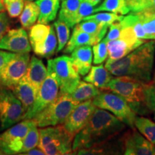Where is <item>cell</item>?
<instances>
[{
  "label": "cell",
  "mask_w": 155,
  "mask_h": 155,
  "mask_svg": "<svg viewBox=\"0 0 155 155\" xmlns=\"http://www.w3.org/2000/svg\"><path fill=\"white\" fill-rule=\"evenodd\" d=\"M96 108L92 100L80 103L70 114L63 127L68 132L75 137L88 124Z\"/></svg>",
  "instance_id": "cell-13"
},
{
  "label": "cell",
  "mask_w": 155,
  "mask_h": 155,
  "mask_svg": "<svg viewBox=\"0 0 155 155\" xmlns=\"http://www.w3.org/2000/svg\"><path fill=\"white\" fill-rule=\"evenodd\" d=\"M0 49L17 54L30 53L32 47L26 30L23 28L9 30L0 40Z\"/></svg>",
  "instance_id": "cell-14"
},
{
  "label": "cell",
  "mask_w": 155,
  "mask_h": 155,
  "mask_svg": "<svg viewBox=\"0 0 155 155\" xmlns=\"http://www.w3.org/2000/svg\"><path fill=\"white\" fill-rule=\"evenodd\" d=\"M39 8L38 23L48 25L57 17L60 9V0H36Z\"/></svg>",
  "instance_id": "cell-22"
},
{
  "label": "cell",
  "mask_w": 155,
  "mask_h": 155,
  "mask_svg": "<svg viewBox=\"0 0 155 155\" xmlns=\"http://www.w3.org/2000/svg\"><path fill=\"white\" fill-rule=\"evenodd\" d=\"M73 64L80 75H87L91 68L93 50L91 45H83L73 50L71 55Z\"/></svg>",
  "instance_id": "cell-17"
},
{
  "label": "cell",
  "mask_w": 155,
  "mask_h": 155,
  "mask_svg": "<svg viewBox=\"0 0 155 155\" xmlns=\"http://www.w3.org/2000/svg\"><path fill=\"white\" fill-rule=\"evenodd\" d=\"M74 136L68 132L65 129L61 134L50 141L43 149L46 155L71 154L73 152V141Z\"/></svg>",
  "instance_id": "cell-16"
},
{
  "label": "cell",
  "mask_w": 155,
  "mask_h": 155,
  "mask_svg": "<svg viewBox=\"0 0 155 155\" xmlns=\"http://www.w3.org/2000/svg\"><path fill=\"white\" fill-rule=\"evenodd\" d=\"M101 89L97 88L92 83L86 81H80L76 88L72 94H70L73 100L80 104L88 100H92L101 91Z\"/></svg>",
  "instance_id": "cell-23"
},
{
  "label": "cell",
  "mask_w": 155,
  "mask_h": 155,
  "mask_svg": "<svg viewBox=\"0 0 155 155\" xmlns=\"http://www.w3.org/2000/svg\"><path fill=\"white\" fill-rule=\"evenodd\" d=\"M26 111L10 89L0 87V130L5 131L24 119Z\"/></svg>",
  "instance_id": "cell-8"
},
{
  "label": "cell",
  "mask_w": 155,
  "mask_h": 155,
  "mask_svg": "<svg viewBox=\"0 0 155 155\" xmlns=\"http://www.w3.org/2000/svg\"><path fill=\"white\" fill-rule=\"evenodd\" d=\"M134 127L145 138L155 144V123L143 116H136Z\"/></svg>",
  "instance_id": "cell-28"
},
{
  "label": "cell",
  "mask_w": 155,
  "mask_h": 155,
  "mask_svg": "<svg viewBox=\"0 0 155 155\" xmlns=\"http://www.w3.org/2000/svg\"><path fill=\"white\" fill-rule=\"evenodd\" d=\"M82 0H63L60 9L58 19L68 25L71 28H74L75 18L78 9Z\"/></svg>",
  "instance_id": "cell-24"
},
{
  "label": "cell",
  "mask_w": 155,
  "mask_h": 155,
  "mask_svg": "<svg viewBox=\"0 0 155 155\" xmlns=\"http://www.w3.org/2000/svg\"><path fill=\"white\" fill-rule=\"evenodd\" d=\"M153 83H155V70H154V78H153Z\"/></svg>",
  "instance_id": "cell-46"
},
{
  "label": "cell",
  "mask_w": 155,
  "mask_h": 155,
  "mask_svg": "<svg viewBox=\"0 0 155 155\" xmlns=\"http://www.w3.org/2000/svg\"><path fill=\"white\" fill-rule=\"evenodd\" d=\"M92 50L94 55V63L95 65L103 63L108 57L107 40L105 38H103L100 42L93 46Z\"/></svg>",
  "instance_id": "cell-34"
},
{
  "label": "cell",
  "mask_w": 155,
  "mask_h": 155,
  "mask_svg": "<svg viewBox=\"0 0 155 155\" xmlns=\"http://www.w3.org/2000/svg\"><path fill=\"white\" fill-rule=\"evenodd\" d=\"M155 40H150L141 45L121 59H108L106 69L114 76H129L150 83L154 63Z\"/></svg>",
  "instance_id": "cell-2"
},
{
  "label": "cell",
  "mask_w": 155,
  "mask_h": 155,
  "mask_svg": "<svg viewBox=\"0 0 155 155\" xmlns=\"http://www.w3.org/2000/svg\"><path fill=\"white\" fill-rule=\"evenodd\" d=\"M94 9L95 7L91 4L88 2L86 0H82L80 6H79V8L78 9L76 16H75V24L77 25L78 23L83 21L85 17L94 14Z\"/></svg>",
  "instance_id": "cell-37"
},
{
  "label": "cell",
  "mask_w": 155,
  "mask_h": 155,
  "mask_svg": "<svg viewBox=\"0 0 155 155\" xmlns=\"http://www.w3.org/2000/svg\"><path fill=\"white\" fill-rule=\"evenodd\" d=\"M137 15L140 19L147 40H155V13L149 10H144L137 13Z\"/></svg>",
  "instance_id": "cell-30"
},
{
  "label": "cell",
  "mask_w": 155,
  "mask_h": 155,
  "mask_svg": "<svg viewBox=\"0 0 155 155\" xmlns=\"http://www.w3.org/2000/svg\"><path fill=\"white\" fill-rule=\"evenodd\" d=\"M22 154H26V155H45V153L44 152V151L40 149V147H38V148L35 147V148L32 149L28 152H25V153H22Z\"/></svg>",
  "instance_id": "cell-42"
},
{
  "label": "cell",
  "mask_w": 155,
  "mask_h": 155,
  "mask_svg": "<svg viewBox=\"0 0 155 155\" xmlns=\"http://www.w3.org/2000/svg\"><path fill=\"white\" fill-rule=\"evenodd\" d=\"M40 141V132L38 124H35L30 128V130L27 133L24 140H23V146L21 152L25 153L30 151L35 147H38Z\"/></svg>",
  "instance_id": "cell-32"
},
{
  "label": "cell",
  "mask_w": 155,
  "mask_h": 155,
  "mask_svg": "<svg viewBox=\"0 0 155 155\" xmlns=\"http://www.w3.org/2000/svg\"><path fill=\"white\" fill-rule=\"evenodd\" d=\"M86 1H87L90 4H91V5L93 6H94V7H96V6L99 5V4L101 2L102 0H86Z\"/></svg>",
  "instance_id": "cell-43"
},
{
  "label": "cell",
  "mask_w": 155,
  "mask_h": 155,
  "mask_svg": "<svg viewBox=\"0 0 155 155\" xmlns=\"http://www.w3.org/2000/svg\"><path fill=\"white\" fill-rule=\"evenodd\" d=\"M74 28L86 33L103 39L107 32L109 26L96 22L93 19H86V20H83L81 22L78 23L75 25Z\"/></svg>",
  "instance_id": "cell-26"
},
{
  "label": "cell",
  "mask_w": 155,
  "mask_h": 155,
  "mask_svg": "<svg viewBox=\"0 0 155 155\" xmlns=\"http://www.w3.org/2000/svg\"><path fill=\"white\" fill-rule=\"evenodd\" d=\"M9 30V19L5 11L0 12V40Z\"/></svg>",
  "instance_id": "cell-40"
},
{
  "label": "cell",
  "mask_w": 155,
  "mask_h": 155,
  "mask_svg": "<svg viewBox=\"0 0 155 155\" xmlns=\"http://www.w3.org/2000/svg\"><path fill=\"white\" fill-rule=\"evenodd\" d=\"M2 154H4V153L2 152V151L0 150V155H2Z\"/></svg>",
  "instance_id": "cell-47"
},
{
  "label": "cell",
  "mask_w": 155,
  "mask_h": 155,
  "mask_svg": "<svg viewBox=\"0 0 155 155\" xmlns=\"http://www.w3.org/2000/svg\"><path fill=\"white\" fill-rule=\"evenodd\" d=\"M30 55L29 53L17 54L0 73V87L12 90L26 74Z\"/></svg>",
  "instance_id": "cell-12"
},
{
  "label": "cell",
  "mask_w": 155,
  "mask_h": 155,
  "mask_svg": "<svg viewBox=\"0 0 155 155\" xmlns=\"http://www.w3.org/2000/svg\"><path fill=\"white\" fill-rule=\"evenodd\" d=\"M92 101L97 108L111 112L126 125L132 128L134 127V120L137 113L131 108L127 101L120 95L111 91H101L99 94L93 98Z\"/></svg>",
  "instance_id": "cell-6"
},
{
  "label": "cell",
  "mask_w": 155,
  "mask_h": 155,
  "mask_svg": "<svg viewBox=\"0 0 155 155\" xmlns=\"http://www.w3.org/2000/svg\"><path fill=\"white\" fill-rule=\"evenodd\" d=\"M154 119H155V115H154Z\"/></svg>",
  "instance_id": "cell-49"
},
{
  "label": "cell",
  "mask_w": 155,
  "mask_h": 155,
  "mask_svg": "<svg viewBox=\"0 0 155 155\" xmlns=\"http://www.w3.org/2000/svg\"><path fill=\"white\" fill-rule=\"evenodd\" d=\"M5 10V5H4L3 0H0V12H4Z\"/></svg>",
  "instance_id": "cell-45"
},
{
  "label": "cell",
  "mask_w": 155,
  "mask_h": 155,
  "mask_svg": "<svg viewBox=\"0 0 155 155\" xmlns=\"http://www.w3.org/2000/svg\"><path fill=\"white\" fill-rule=\"evenodd\" d=\"M101 40L102 39L98 37L86 33L74 28L72 35L70 38L66 46L63 49V53L65 54L71 53L75 48L83 45H94Z\"/></svg>",
  "instance_id": "cell-20"
},
{
  "label": "cell",
  "mask_w": 155,
  "mask_h": 155,
  "mask_svg": "<svg viewBox=\"0 0 155 155\" xmlns=\"http://www.w3.org/2000/svg\"><path fill=\"white\" fill-rule=\"evenodd\" d=\"M59 92V84L55 75L48 70L47 76L39 89L33 105L25 114L24 119H34L39 113L58 98Z\"/></svg>",
  "instance_id": "cell-10"
},
{
  "label": "cell",
  "mask_w": 155,
  "mask_h": 155,
  "mask_svg": "<svg viewBox=\"0 0 155 155\" xmlns=\"http://www.w3.org/2000/svg\"><path fill=\"white\" fill-rule=\"evenodd\" d=\"M145 10H149L155 13V0H152V5H151L149 9H145Z\"/></svg>",
  "instance_id": "cell-44"
},
{
  "label": "cell",
  "mask_w": 155,
  "mask_h": 155,
  "mask_svg": "<svg viewBox=\"0 0 155 155\" xmlns=\"http://www.w3.org/2000/svg\"><path fill=\"white\" fill-rule=\"evenodd\" d=\"M126 124L106 110L96 108L88 124L75 136L73 152L102 146L125 129Z\"/></svg>",
  "instance_id": "cell-1"
},
{
  "label": "cell",
  "mask_w": 155,
  "mask_h": 155,
  "mask_svg": "<svg viewBox=\"0 0 155 155\" xmlns=\"http://www.w3.org/2000/svg\"><path fill=\"white\" fill-rule=\"evenodd\" d=\"M55 33L58 38V48L56 53H59L65 48L70 39L71 30L70 27L61 19H58L53 23Z\"/></svg>",
  "instance_id": "cell-31"
},
{
  "label": "cell",
  "mask_w": 155,
  "mask_h": 155,
  "mask_svg": "<svg viewBox=\"0 0 155 155\" xmlns=\"http://www.w3.org/2000/svg\"><path fill=\"white\" fill-rule=\"evenodd\" d=\"M124 154L155 155V147L141 133L134 131L124 140Z\"/></svg>",
  "instance_id": "cell-15"
},
{
  "label": "cell",
  "mask_w": 155,
  "mask_h": 155,
  "mask_svg": "<svg viewBox=\"0 0 155 155\" xmlns=\"http://www.w3.org/2000/svg\"><path fill=\"white\" fill-rule=\"evenodd\" d=\"M48 74V68L40 58L32 55L30 58L28 71L25 77L35 88L37 92L41 86Z\"/></svg>",
  "instance_id": "cell-18"
},
{
  "label": "cell",
  "mask_w": 155,
  "mask_h": 155,
  "mask_svg": "<svg viewBox=\"0 0 155 155\" xmlns=\"http://www.w3.org/2000/svg\"><path fill=\"white\" fill-rule=\"evenodd\" d=\"M147 85L131 77L116 76L108 83L106 90L123 97L137 114H144L150 111L146 105Z\"/></svg>",
  "instance_id": "cell-3"
},
{
  "label": "cell",
  "mask_w": 155,
  "mask_h": 155,
  "mask_svg": "<svg viewBox=\"0 0 155 155\" xmlns=\"http://www.w3.org/2000/svg\"><path fill=\"white\" fill-rule=\"evenodd\" d=\"M146 105L151 111H155V83H148L146 89Z\"/></svg>",
  "instance_id": "cell-38"
},
{
  "label": "cell",
  "mask_w": 155,
  "mask_h": 155,
  "mask_svg": "<svg viewBox=\"0 0 155 155\" xmlns=\"http://www.w3.org/2000/svg\"><path fill=\"white\" fill-rule=\"evenodd\" d=\"M17 98L22 103L26 113L32 108L38 92L25 76L12 89Z\"/></svg>",
  "instance_id": "cell-19"
},
{
  "label": "cell",
  "mask_w": 155,
  "mask_h": 155,
  "mask_svg": "<svg viewBox=\"0 0 155 155\" xmlns=\"http://www.w3.org/2000/svg\"><path fill=\"white\" fill-rule=\"evenodd\" d=\"M36 124L35 119H23L1 134L0 150L4 154H19L22 151L25 136L30 128Z\"/></svg>",
  "instance_id": "cell-9"
},
{
  "label": "cell",
  "mask_w": 155,
  "mask_h": 155,
  "mask_svg": "<svg viewBox=\"0 0 155 155\" xmlns=\"http://www.w3.org/2000/svg\"><path fill=\"white\" fill-rule=\"evenodd\" d=\"M125 2L132 14H137L149 9L152 5V0H125Z\"/></svg>",
  "instance_id": "cell-36"
},
{
  "label": "cell",
  "mask_w": 155,
  "mask_h": 155,
  "mask_svg": "<svg viewBox=\"0 0 155 155\" xmlns=\"http://www.w3.org/2000/svg\"><path fill=\"white\" fill-rule=\"evenodd\" d=\"M124 15L115 14V13L108 12H96V14H92L89 16L85 17L83 20L86 19H93L104 25H106L110 26L113 23L121 20Z\"/></svg>",
  "instance_id": "cell-33"
},
{
  "label": "cell",
  "mask_w": 155,
  "mask_h": 155,
  "mask_svg": "<svg viewBox=\"0 0 155 155\" xmlns=\"http://www.w3.org/2000/svg\"><path fill=\"white\" fill-rule=\"evenodd\" d=\"M25 1H34V0H25Z\"/></svg>",
  "instance_id": "cell-48"
},
{
  "label": "cell",
  "mask_w": 155,
  "mask_h": 155,
  "mask_svg": "<svg viewBox=\"0 0 155 155\" xmlns=\"http://www.w3.org/2000/svg\"><path fill=\"white\" fill-rule=\"evenodd\" d=\"M108 12L115 14L126 15L130 13L125 0H104L100 5L95 7L94 13Z\"/></svg>",
  "instance_id": "cell-27"
},
{
  "label": "cell",
  "mask_w": 155,
  "mask_h": 155,
  "mask_svg": "<svg viewBox=\"0 0 155 155\" xmlns=\"http://www.w3.org/2000/svg\"><path fill=\"white\" fill-rule=\"evenodd\" d=\"M113 78V75L102 64L91 66L90 71L83 78V81L92 83L97 88L106 90L108 83Z\"/></svg>",
  "instance_id": "cell-21"
},
{
  "label": "cell",
  "mask_w": 155,
  "mask_h": 155,
  "mask_svg": "<svg viewBox=\"0 0 155 155\" xmlns=\"http://www.w3.org/2000/svg\"><path fill=\"white\" fill-rule=\"evenodd\" d=\"M65 130V127L63 124L56 126H49L43 128H40L39 130L40 132V141L38 147L43 150L50 141L55 139L58 135H60Z\"/></svg>",
  "instance_id": "cell-29"
},
{
  "label": "cell",
  "mask_w": 155,
  "mask_h": 155,
  "mask_svg": "<svg viewBox=\"0 0 155 155\" xmlns=\"http://www.w3.org/2000/svg\"><path fill=\"white\" fill-rule=\"evenodd\" d=\"M29 40L34 53L39 57L50 58L58 48V38L53 25L38 23L30 29Z\"/></svg>",
  "instance_id": "cell-7"
},
{
  "label": "cell",
  "mask_w": 155,
  "mask_h": 155,
  "mask_svg": "<svg viewBox=\"0 0 155 155\" xmlns=\"http://www.w3.org/2000/svg\"><path fill=\"white\" fill-rule=\"evenodd\" d=\"M39 17V8L35 2L26 1L23 10L19 15V22L23 28L30 30L38 21Z\"/></svg>",
  "instance_id": "cell-25"
},
{
  "label": "cell",
  "mask_w": 155,
  "mask_h": 155,
  "mask_svg": "<svg viewBox=\"0 0 155 155\" xmlns=\"http://www.w3.org/2000/svg\"><path fill=\"white\" fill-rule=\"evenodd\" d=\"M47 68L55 75L59 84L60 94H71L80 83V74L69 56L61 55L49 59Z\"/></svg>",
  "instance_id": "cell-5"
},
{
  "label": "cell",
  "mask_w": 155,
  "mask_h": 155,
  "mask_svg": "<svg viewBox=\"0 0 155 155\" xmlns=\"http://www.w3.org/2000/svg\"><path fill=\"white\" fill-rule=\"evenodd\" d=\"M7 14L12 18L19 17L23 10L25 0H3Z\"/></svg>",
  "instance_id": "cell-35"
},
{
  "label": "cell",
  "mask_w": 155,
  "mask_h": 155,
  "mask_svg": "<svg viewBox=\"0 0 155 155\" xmlns=\"http://www.w3.org/2000/svg\"><path fill=\"white\" fill-rule=\"evenodd\" d=\"M78 103L69 94H58V98L34 118L39 128L63 124Z\"/></svg>",
  "instance_id": "cell-4"
},
{
  "label": "cell",
  "mask_w": 155,
  "mask_h": 155,
  "mask_svg": "<svg viewBox=\"0 0 155 155\" xmlns=\"http://www.w3.org/2000/svg\"><path fill=\"white\" fill-rule=\"evenodd\" d=\"M16 55L17 53H11V52L0 49V73H1L4 68L7 65V64L11 60H12Z\"/></svg>",
  "instance_id": "cell-41"
},
{
  "label": "cell",
  "mask_w": 155,
  "mask_h": 155,
  "mask_svg": "<svg viewBox=\"0 0 155 155\" xmlns=\"http://www.w3.org/2000/svg\"><path fill=\"white\" fill-rule=\"evenodd\" d=\"M121 35L118 39L107 41L108 59L116 61L125 57L146 42L136 36L132 28L124 24Z\"/></svg>",
  "instance_id": "cell-11"
},
{
  "label": "cell",
  "mask_w": 155,
  "mask_h": 155,
  "mask_svg": "<svg viewBox=\"0 0 155 155\" xmlns=\"http://www.w3.org/2000/svg\"><path fill=\"white\" fill-rule=\"evenodd\" d=\"M122 30H123V25L121 20L114 22L109 26V31L104 38L107 41L118 39L121 35Z\"/></svg>",
  "instance_id": "cell-39"
}]
</instances>
